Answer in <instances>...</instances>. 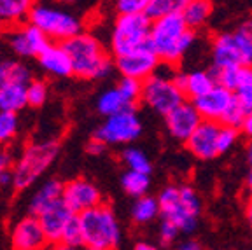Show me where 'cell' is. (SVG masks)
Segmentation results:
<instances>
[{"instance_id": "7bdbcfd3", "label": "cell", "mask_w": 252, "mask_h": 250, "mask_svg": "<svg viewBox=\"0 0 252 250\" xmlns=\"http://www.w3.org/2000/svg\"><path fill=\"white\" fill-rule=\"evenodd\" d=\"M238 30H240L245 37H249V39L252 40V20H249V21H245V23H242Z\"/></svg>"}, {"instance_id": "6da1fadb", "label": "cell", "mask_w": 252, "mask_h": 250, "mask_svg": "<svg viewBox=\"0 0 252 250\" xmlns=\"http://www.w3.org/2000/svg\"><path fill=\"white\" fill-rule=\"evenodd\" d=\"M194 40V30L188 27L182 12H172L153 20L151 46L163 63L177 66Z\"/></svg>"}, {"instance_id": "cb8c5ba5", "label": "cell", "mask_w": 252, "mask_h": 250, "mask_svg": "<svg viewBox=\"0 0 252 250\" xmlns=\"http://www.w3.org/2000/svg\"><path fill=\"white\" fill-rule=\"evenodd\" d=\"M28 107L27 86L23 84H0V110L20 112Z\"/></svg>"}, {"instance_id": "c3c4849f", "label": "cell", "mask_w": 252, "mask_h": 250, "mask_svg": "<svg viewBox=\"0 0 252 250\" xmlns=\"http://www.w3.org/2000/svg\"><path fill=\"white\" fill-rule=\"evenodd\" d=\"M247 188H249L251 196H252V166H251V172H249V175H247Z\"/></svg>"}, {"instance_id": "52a82bcc", "label": "cell", "mask_w": 252, "mask_h": 250, "mask_svg": "<svg viewBox=\"0 0 252 250\" xmlns=\"http://www.w3.org/2000/svg\"><path fill=\"white\" fill-rule=\"evenodd\" d=\"M28 21L39 27L53 42H63L83 31V23L77 16L46 2L33 5Z\"/></svg>"}, {"instance_id": "7a4b0ae2", "label": "cell", "mask_w": 252, "mask_h": 250, "mask_svg": "<svg viewBox=\"0 0 252 250\" xmlns=\"http://www.w3.org/2000/svg\"><path fill=\"white\" fill-rule=\"evenodd\" d=\"M74 65V75L86 81L103 79L112 70V62L103 49L102 42L91 33L81 31L70 39L63 40Z\"/></svg>"}, {"instance_id": "8d00e7d4", "label": "cell", "mask_w": 252, "mask_h": 250, "mask_svg": "<svg viewBox=\"0 0 252 250\" xmlns=\"http://www.w3.org/2000/svg\"><path fill=\"white\" fill-rule=\"evenodd\" d=\"M142 86H144V81L133 79V77H125V75H121V79H119V82H118L119 91H121L126 96V100L130 103H133V105L140 100Z\"/></svg>"}, {"instance_id": "3957f363", "label": "cell", "mask_w": 252, "mask_h": 250, "mask_svg": "<svg viewBox=\"0 0 252 250\" xmlns=\"http://www.w3.org/2000/svg\"><path fill=\"white\" fill-rule=\"evenodd\" d=\"M159 212L163 219L175 222L184 235L194 233L200 222L201 201L198 192L189 186H166L159 196Z\"/></svg>"}, {"instance_id": "d4e9b609", "label": "cell", "mask_w": 252, "mask_h": 250, "mask_svg": "<svg viewBox=\"0 0 252 250\" xmlns=\"http://www.w3.org/2000/svg\"><path fill=\"white\" fill-rule=\"evenodd\" d=\"M212 2L210 0H188L182 7V16L189 28H201L212 16Z\"/></svg>"}, {"instance_id": "60d3db41", "label": "cell", "mask_w": 252, "mask_h": 250, "mask_svg": "<svg viewBox=\"0 0 252 250\" xmlns=\"http://www.w3.org/2000/svg\"><path fill=\"white\" fill-rule=\"evenodd\" d=\"M9 186H14V173H12V168L2 170V172H0V188H9Z\"/></svg>"}, {"instance_id": "ee69618b", "label": "cell", "mask_w": 252, "mask_h": 250, "mask_svg": "<svg viewBox=\"0 0 252 250\" xmlns=\"http://www.w3.org/2000/svg\"><path fill=\"white\" fill-rule=\"evenodd\" d=\"M198 249H200V245L196 242H193V240H188V242L181 243V250H198Z\"/></svg>"}, {"instance_id": "f35d334b", "label": "cell", "mask_w": 252, "mask_h": 250, "mask_svg": "<svg viewBox=\"0 0 252 250\" xmlns=\"http://www.w3.org/2000/svg\"><path fill=\"white\" fill-rule=\"evenodd\" d=\"M151 0H116V9L119 12H146Z\"/></svg>"}, {"instance_id": "e575fe53", "label": "cell", "mask_w": 252, "mask_h": 250, "mask_svg": "<svg viewBox=\"0 0 252 250\" xmlns=\"http://www.w3.org/2000/svg\"><path fill=\"white\" fill-rule=\"evenodd\" d=\"M240 138V128H235V126L228 125H220L219 135H217V149H219V154L229 153L235 144Z\"/></svg>"}, {"instance_id": "d590c367", "label": "cell", "mask_w": 252, "mask_h": 250, "mask_svg": "<svg viewBox=\"0 0 252 250\" xmlns=\"http://www.w3.org/2000/svg\"><path fill=\"white\" fill-rule=\"evenodd\" d=\"M27 100L28 107L39 109L47 102V84L44 81H33L32 79L27 86Z\"/></svg>"}, {"instance_id": "9a60e30c", "label": "cell", "mask_w": 252, "mask_h": 250, "mask_svg": "<svg viewBox=\"0 0 252 250\" xmlns=\"http://www.w3.org/2000/svg\"><path fill=\"white\" fill-rule=\"evenodd\" d=\"M63 201L75 214H83L102 203V192L93 182L86 179H74L63 184Z\"/></svg>"}, {"instance_id": "4dcf8cb0", "label": "cell", "mask_w": 252, "mask_h": 250, "mask_svg": "<svg viewBox=\"0 0 252 250\" xmlns=\"http://www.w3.org/2000/svg\"><path fill=\"white\" fill-rule=\"evenodd\" d=\"M233 93H235L238 103L244 107L245 112H251L252 110V66H244L240 82H238V86L235 88Z\"/></svg>"}, {"instance_id": "5bb4252c", "label": "cell", "mask_w": 252, "mask_h": 250, "mask_svg": "<svg viewBox=\"0 0 252 250\" xmlns=\"http://www.w3.org/2000/svg\"><path fill=\"white\" fill-rule=\"evenodd\" d=\"M201 121H203V118L193 102H182L181 105H177L165 116L166 129H168L170 137L179 142L188 140Z\"/></svg>"}, {"instance_id": "f546056e", "label": "cell", "mask_w": 252, "mask_h": 250, "mask_svg": "<svg viewBox=\"0 0 252 250\" xmlns=\"http://www.w3.org/2000/svg\"><path fill=\"white\" fill-rule=\"evenodd\" d=\"M123 163L128 166V170H137V172L151 173L153 172V164L144 151L137 147H126L121 154Z\"/></svg>"}, {"instance_id": "74e56055", "label": "cell", "mask_w": 252, "mask_h": 250, "mask_svg": "<svg viewBox=\"0 0 252 250\" xmlns=\"http://www.w3.org/2000/svg\"><path fill=\"white\" fill-rule=\"evenodd\" d=\"M179 235H181V229H179L177 224L168 219H163L161 226H159V242L163 245H172L179 238Z\"/></svg>"}, {"instance_id": "4fadbf2b", "label": "cell", "mask_w": 252, "mask_h": 250, "mask_svg": "<svg viewBox=\"0 0 252 250\" xmlns=\"http://www.w3.org/2000/svg\"><path fill=\"white\" fill-rule=\"evenodd\" d=\"M191 102L196 105V109L200 110L203 119L222 123L226 114L229 112V109L236 103V96L231 90L224 88L222 84H216L210 91L194 98Z\"/></svg>"}, {"instance_id": "5b68a950", "label": "cell", "mask_w": 252, "mask_h": 250, "mask_svg": "<svg viewBox=\"0 0 252 250\" xmlns=\"http://www.w3.org/2000/svg\"><path fill=\"white\" fill-rule=\"evenodd\" d=\"M60 154L58 140H42L25 147L21 156L12 166L14 173V188L25 191L33 186L44 173L49 170Z\"/></svg>"}, {"instance_id": "bcb514c9", "label": "cell", "mask_w": 252, "mask_h": 250, "mask_svg": "<svg viewBox=\"0 0 252 250\" xmlns=\"http://www.w3.org/2000/svg\"><path fill=\"white\" fill-rule=\"evenodd\" d=\"M247 161L252 166V137L249 138V142H247Z\"/></svg>"}, {"instance_id": "44dd1931", "label": "cell", "mask_w": 252, "mask_h": 250, "mask_svg": "<svg viewBox=\"0 0 252 250\" xmlns=\"http://www.w3.org/2000/svg\"><path fill=\"white\" fill-rule=\"evenodd\" d=\"M62 196H63L62 182L56 179L46 180V182L32 194L30 201H28V214L39 215L40 212H44L47 207H51L58 199H62Z\"/></svg>"}, {"instance_id": "603a6c76", "label": "cell", "mask_w": 252, "mask_h": 250, "mask_svg": "<svg viewBox=\"0 0 252 250\" xmlns=\"http://www.w3.org/2000/svg\"><path fill=\"white\" fill-rule=\"evenodd\" d=\"M32 81V70L20 60L4 58L0 63V84H23Z\"/></svg>"}, {"instance_id": "816d5d0a", "label": "cell", "mask_w": 252, "mask_h": 250, "mask_svg": "<svg viewBox=\"0 0 252 250\" xmlns=\"http://www.w3.org/2000/svg\"><path fill=\"white\" fill-rule=\"evenodd\" d=\"M2 27H4V25H2V23H0V31H2Z\"/></svg>"}, {"instance_id": "83f0119b", "label": "cell", "mask_w": 252, "mask_h": 250, "mask_svg": "<svg viewBox=\"0 0 252 250\" xmlns=\"http://www.w3.org/2000/svg\"><path fill=\"white\" fill-rule=\"evenodd\" d=\"M121 186H123V189H125L126 194L133 196V198L144 196L147 191H149V186H151L149 173L137 172V170H128V172L123 173Z\"/></svg>"}, {"instance_id": "f907efd6", "label": "cell", "mask_w": 252, "mask_h": 250, "mask_svg": "<svg viewBox=\"0 0 252 250\" xmlns=\"http://www.w3.org/2000/svg\"><path fill=\"white\" fill-rule=\"evenodd\" d=\"M2 60H4V56H2V49H0V63H2Z\"/></svg>"}, {"instance_id": "30bf717a", "label": "cell", "mask_w": 252, "mask_h": 250, "mask_svg": "<svg viewBox=\"0 0 252 250\" xmlns=\"http://www.w3.org/2000/svg\"><path fill=\"white\" fill-rule=\"evenodd\" d=\"M142 133V123L138 119L135 107L125 109L118 114L107 116L96 131L94 138L105 142L107 145H121L135 142Z\"/></svg>"}, {"instance_id": "f6af8a7d", "label": "cell", "mask_w": 252, "mask_h": 250, "mask_svg": "<svg viewBox=\"0 0 252 250\" xmlns=\"http://www.w3.org/2000/svg\"><path fill=\"white\" fill-rule=\"evenodd\" d=\"M135 249H137V250H153L154 245H151V243L138 242V243H135Z\"/></svg>"}, {"instance_id": "277c9868", "label": "cell", "mask_w": 252, "mask_h": 250, "mask_svg": "<svg viewBox=\"0 0 252 250\" xmlns=\"http://www.w3.org/2000/svg\"><path fill=\"white\" fill-rule=\"evenodd\" d=\"M79 222L83 229L84 249L112 250L121 243V226L112 208L107 205L100 203L79 214Z\"/></svg>"}, {"instance_id": "ac0fdd59", "label": "cell", "mask_w": 252, "mask_h": 250, "mask_svg": "<svg viewBox=\"0 0 252 250\" xmlns=\"http://www.w3.org/2000/svg\"><path fill=\"white\" fill-rule=\"evenodd\" d=\"M74 215H77V214L70 210V207L63 201V198L58 199L56 203H53L51 207H47L46 210L37 215L40 220V226H42L44 233H46L47 242L51 243V245H55V247L58 245L63 229L70 222V219Z\"/></svg>"}, {"instance_id": "8fae6325", "label": "cell", "mask_w": 252, "mask_h": 250, "mask_svg": "<svg viewBox=\"0 0 252 250\" xmlns=\"http://www.w3.org/2000/svg\"><path fill=\"white\" fill-rule=\"evenodd\" d=\"M114 66L119 74L125 77L140 79V81H146L153 74H156V70L161 65V60L151 44L140 47V49H135V51L114 56Z\"/></svg>"}, {"instance_id": "484cf974", "label": "cell", "mask_w": 252, "mask_h": 250, "mask_svg": "<svg viewBox=\"0 0 252 250\" xmlns=\"http://www.w3.org/2000/svg\"><path fill=\"white\" fill-rule=\"evenodd\" d=\"M130 107H135L133 103H130L126 100L125 94L119 91V88H110V90L103 91L102 94L96 100V110H98L102 116H112V114H118L125 109H130Z\"/></svg>"}, {"instance_id": "9c48e42d", "label": "cell", "mask_w": 252, "mask_h": 250, "mask_svg": "<svg viewBox=\"0 0 252 250\" xmlns=\"http://www.w3.org/2000/svg\"><path fill=\"white\" fill-rule=\"evenodd\" d=\"M212 60L217 68L229 65L252 66V40L240 30L220 33L212 42Z\"/></svg>"}, {"instance_id": "e0dca14e", "label": "cell", "mask_w": 252, "mask_h": 250, "mask_svg": "<svg viewBox=\"0 0 252 250\" xmlns=\"http://www.w3.org/2000/svg\"><path fill=\"white\" fill-rule=\"evenodd\" d=\"M219 128H220V123L203 119L198 125V128L191 133V137L184 142L189 153L201 161L214 159L216 156H219V149H217Z\"/></svg>"}, {"instance_id": "681fc988", "label": "cell", "mask_w": 252, "mask_h": 250, "mask_svg": "<svg viewBox=\"0 0 252 250\" xmlns=\"http://www.w3.org/2000/svg\"><path fill=\"white\" fill-rule=\"evenodd\" d=\"M63 4H74V2H77V0H62Z\"/></svg>"}, {"instance_id": "8992f818", "label": "cell", "mask_w": 252, "mask_h": 250, "mask_svg": "<svg viewBox=\"0 0 252 250\" xmlns=\"http://www.w3.org/2000/svg\"><path fill=\"white\" fill-rule=\"evenodd\" d=\"M151 20L147 12H119L110 31V51L114 56L151 44Z\"/></svg>"}, {"instance_id": "ab89813d", "label": "cell", "mask_w": 252, "mask_h": 250, "mask_svg": "<svg viewBox=\"0 0 252 250\" xmlns=\"http://www.w3.org/2000/svg\"><path fill=\"white\" fill-rule=\"evenodd\" d=\"M88 153L93 154V156H100V154L105 153V149H107V144L102 140H98V138H94L93 140H90V144H88Z\"/></svg>"}, {"instance_id": "f1b7e54d", "label": "cell", "mask_w": 252, "mask_h": 250, "mask_svg": "<svg viewBox=\"0 0 252 250\" xmlns=\"http://www.w3.org/2000/svg\"><path fill=\"white\" fill-rule=\"evenodd\" d=\"M56 247L65 250H77L84 247L83 229H81V222H79V214L74 215L70 219V222L65 226V229L62 233V238H60Z\"/></svg>"}, {"instance_id": "1f68e13d", "label": "cell", "mask_w": 252, "mask_h": 250, "mask_svg": "<svg viewBox=\"0 0 252 250\" xmlns=\"http://www.w3.org/2000/svg\"><path fill=\"white\" fill-rule=\"evenodd\" d=\"M188 0H151L146 12L151 20L161 18V16L172 14V12H181Z\"/></svg>"}, {"instance_id": "d6986e66", "label": "cell", "mask_w": 252, "mask_h": 250, "mask_svg": "<svg viewBox=\"0 0 252 250\" xmlns=\"http://www.w3.org/2000/svg\"><path fill=\"white\" fill-rule=\"evenodd\" d=\"M37 62L49 75H55V77H70V75H74L72 58L62 42L49 44L37 56Z\"/></svg>"}, {"instance_id": "ffe728a7", "label": "cell", "mask_w": 252, "mask_h": 250, "mask_svg": "<svg viewBox=\"0 0 252 250\" xmlns=\"http://www.w3.org/2000/svg\"><path fill=\"white\" fill-rule=\"evenodd\" d=\"M175 82L179 84L182 91H184L186 98L194 100V98L201 96L207 91H210L217 84L216 75L212 70H194L189 74H175Z\"/></svg>"}, {"instance_id": "b9f144b4", "label": "cell", "mask_w": 252, "mask_h": 250, "mask_svg": "<svg viewBox=\"0 0 252 250\" xmlns=\"http://www.w3.org/2000/svg\"><path fill=\"white\" fill-rule=\"evenodd\" d=\"M240 131L244 133L247 138L252 137V110L245 114V118H244V121H242V126H240Z\"/></svg>"}, {"instance_id": "d6a6232c", "label": "cell", "mask_w": 252, "mask_h": 250, "mask_svg": "<svg viewBox=\"0 0 252 250\" xmlns=\"http://www.w3.org/2000/svg\"><path fill=\"white\" fill-rule=\"evenodd\" d=\"M20 129V119L18 112H7L0 110V145H5L18 135Z\"/></svg>"}, {"instance_id": "ba28073f", "label": "cell", "mask_w": 252, "mask_h": 250, "mask_svg": "<svg viewBox=\"0 0 252 250\" xmlns=\"http://www.w3.org/2000/svg\"><path fill=\"white\" fill-rule=\"evenodd\" d=\"M173 77L175 75H163L156 72L149 79H146L144 86H142L140 100L149 109L161 114V116H166L170 110H173L182 102H186L184 91L179 88Z\"/></svg>"}, {"instance_id": "4316f807", "label": "cell", "mask_w": 252, "mask_h": 250, "mask_svg": "<svg viewBox=\"0 0 252 250\" xmlns=\"http://www.w3.org/2000/svg\"><path fill=\"white\" fill-rule=\"evenodd\" d=\"M158 215H161L158 198L144 194L135 199L133 207H131V219H133L135 224H149L156 219Z\"/></svg>"}, {"instance_id": "7402d4cb", "label": "cell", "mask_w": 252, "mask_h": 250, "mask_svg": "<svg viewBox=\"0 0 252 250\" xmlns=\"http://www.w3.org/2000/svg\"><path fill=\"white\" fill-rule=\"evenodd\" d=\"M35 0H0V23L18 27L30 18Z\"/></svg>"}, {"instance_id": "2e32d148", "label": "cell", "mask_w": 252, "mask_h": 250, "mask_svg": "<svg viewBox=\"0 0 252 250\" xmlns=\"http://www.w3.org/2000/svg\"><path fill=\"white\" fill-rule=\"evenodd\" d=\"M46 233H44L37 215H25L12 226L11 245L16 250H39L47 245Z\"/></svg>"}, {"instance_id": "7c38bea8", "label": "cell", "mask_w": 252, "mask_h": 250, "mask_svg": "<svg viewBox=\"0 0 252 250\" xmlns=\"http://www.w3.org/2000/svg\"><path fill=\"white\" fill-rule=\"evenodd\" d=\"M53 40L33 23H21L7 35V46L18 58H37Z\"/></svg>"}, {"instance_id": "836d02e7", "label": "cell", "mask_w": 252, "mask_h": 250, "mask_svg": "<svg viewBox=\"0 0 252 250\" xmlns=\"http://www.w3.org/2000/svg\"><path fill=\"white\" fill-rule=\"evenodd\" d=\"M212 72H214V75H216L217 84H222V86L228 88V90L235 91V88L238 86V82H240L244 66L229 65V66H222V68H217V66H214Z\"/></svg>"}, {"instance_id": "7dc6e473", "label": "cell", "mask_w": 252, "mask_h": 250, "mask_svg": "<svg viewBox=\"0 0 252 250\" xmlns=\"http://www.w3.org/2000/svg\"><path fill=\"white\" fill-rule=\"evenodd\" d=\"M247 219H249V222H251V226H252V196H251V199H249V203H247Z\"/></svg>"}]
</instances>
